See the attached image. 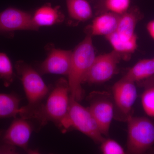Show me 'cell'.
<instances>
[{
	"label": "cell",
	"instance_id": "6da1fadb",
	"mask_svg": "<svg viewBox=\"0 0 154 154\" xmlns=\"http://www.w3.org/2000/svg\"><path fill=\"white\" fill-rule=\"evenodd\" d=\"M15 68L21 80L28 103L20 107L19 115L22 118L36 121L44 105L49 89L41 76L32 67L23 61H17Z\"/></svg>",
	"mask_w": 154,
	"mask_h": 154
},
{
	"label": "cell",
	"instance_id": "7a4b0ae2",
	"mask_svg": "<svg viewBox=\"0 0 154 154\" xmlns=\"http://www.w3.org/2000/svg\"><path fill=\"white\" fill-rule=\"evenodd\" d=\"M96 57L92 36L89 35L72 52L68 82L70 97L79 102L83 98L82 84Z\"/></svg>",
	"mask_w": 154,
	"mask_h": 154
},
{
	"label": "cell",
	"instance_id": "3957f363",
	"mask_svg": "<svg viewBox=\"0 0 154 154\" xmlns=\"http://www.w3.org/2000/svg\"><path fill=\"white\" fill-rule=\"evenodd\" d=\"M70 90L68 81L60 79L56 84L36 120L40 127L48 122L58 126L66 116L70 104Z\"/></svg>",
	"mask_w": 154,
	"mask_h": 154
},
{
	"label": "cell",
	"instance_id": "277c9868",
	"mask_svg": "<svg viewBox=\"0 0 154 154\" xmlns=\"http://www.w3.org/2000/svg\"><path fill=\"white\" fill-rule=\"evenodd\" d=\"M59 127L64 131L75 128L96 143H101L105 139L88 107H84L71 97L68 112Z\"/></svg>",
	"mask_w": 154,
	"mask_h": 154
},
{
	"label": "cell",
	"instance_id": "5b68a950",
	"mask_svg": "<svg viewBox=\"0 0 154 154\" xmlns=\"http://www.w3.org/2000/svg\"><path fill=\"white\" fill-rule=\"evenodd\" d=\"M128 123L127 152L129 154H143L154 145V123L145 117L127 119Z\"/></svg>",
	"mask_w": 154,
	"mask_h": 154
},
{
	"label": "cell",
	"instance_id": "8992f818",
	"mask_svg": "<svg viewBox=\"0 0 154 154\" xmlns=\"http://www.w3.org/2000/svg\"><path fill=\"white\" fill-rule=\"evenodd\" d=\"M33 128L30 120L14 118L7 129L0 130V154H17L18 148L30 151L28 143Z\"/></svg>",
	"mask_w": 154,
	"mask_h": 154
},
{
	"label": "cell",
	"instance_id": "52a82bcc",
	"mask_svg": "<svg viewBox=\"0 0 154 154\" xmlns=\"http://www.w3.org/2000/svg\"><path fill=\"white\" fill-rule=\"evenodd\" d=\"M122 58L121 54L113 50L96 56L83 83L100 84L109 81L115 74L117 65Z\"/></svg>",
	"mask_w": 154,
	"mask_h": 154
},
{
	"label": "cell",
	"instance_id": "ba28073f",
	"mask_svg": "<svg viewBox=\"0 0 154 154\" xmlns=\"http://www.w3.org/2000/svg\"><path fill=\"white\" fill-rule=\"evenodd\" d=\"M91 98L88 108L96 119L102 134L107 136L114 116V102L107 93H93Z\"/></svg>",
	"mask_w": 154,
	"mask_h": 154
},
{
	"label": "cell",
	"instance_id": "9c48e42d",
	"mask_svg": "<svg viewBox=\"0 0 154 154\" xmlns=\"http://www.w3.org/2000/svg\"><path fill=\"white\" fill-rule=\"evenodd\" d=\"M33 16L27 12L14 8H8L0 12V33L15 30H37Z\"/></svg>",
	"mask_w": 154,
	"mask_h": 154
},
{
	"label": "cell",
	"instance_id": "30bf717a",
	"mask_svg": "<svg viewBox=\"0 0 154 154\" xmlns=\"http://www.w3.org/2000/svg\"><path fill=\"white\" fill-rule=\"evenodd\" d=\"M112 91L114 106L127 119L137 98L135 83L122 78L114 84Z\"/></svg>",
	"mask_w": 154,
	"mask_h": 154
},
{
	"label": "cell",
	"instance_id": "8fae6325",
	"mask_svg": "<svg viewBox=\"0 0 154 154\" xmlns=\"http://www.w3.org/2000/svg\"><path fill=\"white\" fill-rule=\"evenodd\" d=\"M72 52L70 50L54 48L39 66L42 74H53L68 75L71 62Z\"/></svg>",
	"mask_w": 154,
	"mask_h": 154
},
{
	"label": "cell",
	"instance_id": "7c38bea8",
	"mask_svg": "<svg viewBox=\"0 0 154 154\" xmlns=\"http://www.w3.org/2000/svg\"><path fill=\"white\" fill-rule=\"evenodd\" d=\"M120 16L109 12L97 16L87 28L88 35L105 37L110 35L116 30Z\"/></svg>",
	"mask_w": 154,
	"mask_h": 154
},
{
	"label": "cell",
	"instance_id": "4fadbf2b",
	"mask_svg": "<svg viewBox=\"0 0 154 154\" xmlns=\"http://www.w3.org/2000/svg\"><path fill=\"white\" fill-rule=\"evenodd\" d=\"M64 16L60 11L58 6L54 7L46 4L37 9L33 16L35 25L39 28L40 26H48L62 22Z\"/></svg>",
	"mask_w": 154,
	"mask_h": 154
},
{
	"label": "cell",
	"instance_id": "5bb4252c",
	"mask_svg": "<svg viewBox=\"0 0 154 154\" xmlns=\"http://www.w3.org/2000/svg\"><path fill=\"white\" fill-rule=\"evenodd\" d=\"M107 41L116 52L120 54L124 58L127 57L136 50L137 48V35L127 36L120 35L115 31L106 36Z\"/></svg>",
	"mask_w": 154,
	"mask_h": 154
},
{
	"label": "cell",
	"instance_id": "9a60e30c",
	"mask_svg": "<svg viewBox=\"0 0 154 154\" xmlns=\"http://www.w3.org/2000/svg\"><path fill=\"white\" fill-rule=\"evenodd\" d=\"M143 18V15L137 8H133L120 16L115 32L127 36L136 35L135 33L138 22Z\"/></svg>",
	"mask_w": 154,
	"mask_h": 154
},
{
	"label": "cell",
	"instance_id": "2e32d148",
	"mask_svg": "<svg viewBox=\"0 0 154 154\" xmlns=\"http://www.w3.org/2000/svg\"><path fill=\"white\" fill-rule=\"evenodd\" d=\"M154 76V58L139 61L123 78L134 82H142Z\"/></svg>",
	"mask_w": 154,
	"mask_h": 154
},
{
	"label": "cell",
	"instance_id": "e0dca14e",
	"mask_svg": "<svg viewBox=\"0 0 154 154\" xmlns=\"http://www.w3.org/2000/svg\"><path fill=\"white\" fill-rule=\"evenodd\" d=\"M69 16L78 22H85L93 17V11L87 0H66Z\"/></svg>",
	"mask_w": 154,
	"mask_h": 154
},
{
	"label": "cell",
	"instance_id": "ac0fdd59",
	"mask_svg": "<svg viewBox=\"0 0 154 154\" xmlns=\"http://www.w3.org/2000/svg\"><path fill=\"white\" fill-rule=\"evenodd\" d=\"M20 102L17 94L0 93V119L17 117L20 112Z\"/></svg>",
	"mask_w": 154,
	"mask_h": 154
},
{
	"label": "cell",
	"instance_id": "d6986e66",
	"mask_svg": "<svg viewBox=\"0 0 154 154\" xmlns=\"http://www.w3.org/2000/svg\"><path fill=\"white\" fill-rule=\"evenodd\" d=\"M145 87L141 96V104L148 116L154 117V76L142 82Z\"/></svg>",
	"mask_w": 154,
	"mask_h": 154
},
{
	"label": "cell",
	"instance_id": "ffe728a7",
	"mask_svg": "<svg viewBox=\"0 0 154 154\" xmlns=\"http://www.w3.org/2000/svg\"><path fill=\"white\" fill-rule=\"evenodd\" d=\"M15 75L11 60L5 53L0 52V79L5 87L8 88L11 85Z\"/></svg>",
	"mask_w": 154,
	"mask_h": 154
},
{
	"label": "cell",
	"instance_id": "44dd1931",
	"mask_svg": "<svg viewBox=\"0 0 154 154\" xmlns=\"http://www.w3.org/2000/svg\"><path fill=\"white\" fill-rule=\"evenodd\" d=\"M131 0H104L107 12L121 16L129 10Z\"/></svg>",
	"mask_w": 154,
	"mask_h": 154
},
{
	"label": "cell",
	"instance_id": "7402d4cb",
	"mask_svg": "<svg viewBox=\"0 0 154 154\" xmlns=\"http://www.w3.org/2000/svg\"><path fill=\"white\" fill-rule=\"evenodd\" d=\"M101 150L104 154H124V149L120 144L112 139H105L101 143Z\"/></svg>",
	"mask_w": 154,
	"mask_h": 154
},
{
	"label": "cell",
	"instance_id": "603a6c76",
	"mask_svg": "<svg viewBox=\"0 0 154 154\" xmlns=\"http://www.w3.org/2000/svg\"><path fill=\"white\" fill-rule=\"evenodd\" d=\"M146 30L149 35L154 40V19L150 21L147 24Z\"/></svg>",
	"mask_w": 154,
	"mask_h": 154
}]
</instances>
